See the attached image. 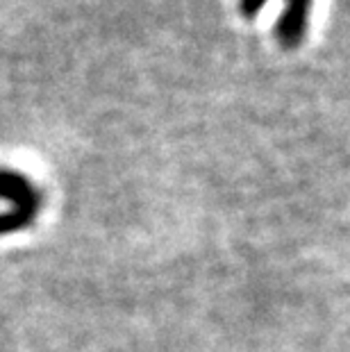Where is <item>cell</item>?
I'll return each mask as SVG.
<instances>
[{"mask_svg":"<svg viewBox=\"0 0 350 352\" xmlns=\"http://www.w3.org/2000/svg\"><path fill=\"white\" fill-rule=\"evenodd\" d=\"M0 200L12 205L10 212L0 214V236L32 226L41 207V193L28 175L12 168H0Z\"/></svg>","mask_w":350,"mask_h":352,"instance_id":"cell-1","label":"cell"},{"mask_svg":"<svg viewBox=\"0 0 350 352\" xmlns=\"http://www.w3.org/2000/svg\"><path fill=\"white\" fill-rule=\"evenodd\" d=\"M264 5L266 0H239V12L245 19H255ZM309 7L311 0H287V10L275 23V36H278L282 48L296 50L303 43L309 21Z\"/></svg>","mask_w":350,"mask_h":352,"instance_id":"cell-2","label":"cell"}]
</instances>
